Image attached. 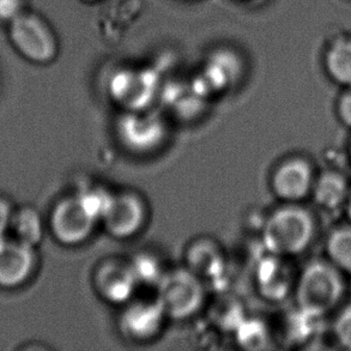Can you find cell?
<instances>
[{"instance_id":"d6986e66","label":"cell","mask_w":351,"mask_h":351,"mask_svg":"<svg viewBox=\"0 0 351 351\" xmlns=\"http://www.w3.org/2000/svg\"><path fill=\"white\" fill-rule=\"evenodd\" d=\"M326 252L330 263L338 270L351 275V226L341 227L330 234Z\"/></svg>"},{"instance_id":"6da1fadb","label":"cell","mask_w":351,"mask_h":351,"mask_svg":"<svg viewBox=\"0 0 351 351\" xmlns=\"http://www.w3.org/2000/svg\"><path fill=\"white\" fill-rule=\"evenodd\" d=\"M314 230L312 215L301 206L288 203L265 219L261 239L269 253L288 258L302 253L311 245Z\"/></svg>"},{"instance_id":"52a82bcc","label":"cell","mask_w":351,"mask_h":351,"mask_svg":"<svg viewBox=\"0 0 351 351\" xmlns=\"http://www.w3.org/2000/svg\"><path fill=\"white\" fill-rule=\"evenodd\" d=\"M160 88L156 72L147 67H128L115 72L108 84L110 95L123 112L147 110Z\"/></svg>"},{"instance_id":"30bf717a","label":"cell","mask_w":351,"mask_h":351,"mask_svg":"<svg viewBox=\"0 0 351 351\" xmlns=\"http://www.w3.org/2000/svg\"><path fill=\"white\" fill-rule=\"evenodd\" d=\"M93 283L101 299L110 304H123L134 298L139 287L130 258L110 256L96 266Z\"/></svg>"},{"instance_id":"4fadbf2b","label":"cell","mask_w":351,"mask_h":351,"mask_svg":"<svg viewBox=\"0 0 351 351\" xmlns=\"http://www.w3.org/2000/svg\"><path fill=\"white\" fill-rule=\"evenodd\" d=\"M294 271L287 263V256L269 253L256 266V285L265 299L278 302L288 296L296 287Z\"/></svg>"},{"instance_id":"cb8c5ba5","label":"cell","mask_w":351,"mask_h":351,"mask_svg":"<svg viewBox=\"0 0 351 351\" xmlns=\"http://www.w3.org/2000/svg\"><path fill=\"white\" fill-rule=\"evenodd\" d=\"M337 114L342 123L351 128V88H348L338 101Z\"/></svg>"},{"instance_id":"2e32d148","label":"cell","mask_w":351,"mask_h":351,"mask_svg":"<svg viewBox=\"0 0 351 351\" xmlns=\"http://www.w3.org/2000/svg\"><path fill=\"white\" fill-rule=\"evenodd\" d=\"M311 195L319 209L333 211L347 204L350 191L346 176L339 171H328L314 181Z\"/></svg>"},{"instance_id":"ba28073f","label":"cell","mask_w":351,"mask_h":351,"mask_svg":"<svg viewBox=\"0 0 351 351\" xmlns=\"http://www.w3.org/2000/svg\"><path fill=\"white\" fill-rule=\"evenodd\" d=\"M168 317L155 298H133L123 304L119 315V330L133 343H149L161 335Z\"/></svg>"},{"instance_id":"7a4b0ae2","label":"cell","mask_w":351,"mask_h":351,"mask_svg":"<svg viewBox=\"0 0 351 351\" xmlns=\"http://www.w3.org/2000/svg\"><path fill=\"white\" fill-rule=\"evenodd\" d=\"M343 293L344 283L341 272L332 263L324 261L309 263L295 287L298 308L319 319L337 306Z\"/></svg>"},{"instance_id":"ffe728a7","label":"cell","mask_w":351,"mask_h":351,"mask_svg":"<svg viewBox=\"0 0 351 351\" xmlns=\"http://www.w3.org/2000/svg\"><path fill=\"white\" fill-rule=\"evenodd\" d=\"M139 285H152L156 288L167 270L154 253L141 252L130 258Z\"/></svg>"},{"instance_id":"d4e9b609","label":"cell","mask_w":351,"mask_h":351,"mask_svg":"<svg viewBox=\"0 0 351 351\" xmlns=\"http://www.w3.org/2000/svg\"><path fill=\"white\" fill-rule=\"evenodd\" d=\"M346 208H347L348 217L351 221V192L350 195H349V198H348L347 204H346Z\"/></svg>"},{"instance_id":"5b68a950","label":"cell","mask_w":351,"mask_h":351,"mask_svg":"<svg viewBox=\"0 0 351 351\" xmlns=\"http://www.w3.org/2000/svg\"><path fill=\"white\" fill-rule=\"evenodd\" d=\"M115 130L123 147L138 155L156 152L168 137L165 119L147 110L123 112Z\"/></svg>"},{"instance_id":"4316f807","label":"cell","mask_w":351,"mask_h":351,"mask_svg":"<svg viewBox=\"0 0 351 351\" xmlns=\"http://www.w3.org/2000/svg\"><path fill=\"white\" fill-rule=\"evenodd\" d=\"M350 156H351V147H350Z\"/></svg>"},{"instance_id":"5bb4252c","label":"cell","mask_w":351,"mask_h":351,"mask_svg":"<svg viewBox=\"0 0 351 351\" xmlns=\"http://www.w3.org/2000/svg\"><path fill=\"white\" fill-rule=\"evenodd\" d=\"M185 266L203 280L222 275L226 266L223 248L213 237H198L186 250Z\"/></svg>"},{"instance_id":"7402d4cb","label":"cell","mask_w":351,"mask_h":351,"mask_svg":"<svg viewBox=\"0 0 351 351\" xmlns=\"http://www.w3.org/2000/svg\"><path fill=\"white\" fill-rule=\"evenodd\" d=\"M27 10V0H0V22L11 23Z\"/></svg>"},{"instance_id":"7c38bea8","label":"cell","mask_w":351,"mask_h":351,"mask_svg":"<svg viewBox=\"0 0 351 351\" xmlns=\"http://www.w3.org/2000/svg\"><path fill=\"white\" fill-rule=\"evenodd\" d=\"M313 168L302 157H290L276 167L271 176V189L278 199L296 204L312 193Z\"/></svg>"},{"instance_id":"e0dca14e","label":"cell","mask_w":351,"mask_h":351,"mask_svg":"<svg viewBox=\"0 0 351 351\" xmlns=\"http://www.w3.org/2000/svg\"><path fill=\"white\" fill-rule=\"evenodd\" d=\"M45 230L43 216L35 208L25 205L14 209L10 228L12 237L30 246L38 247L45 237Z\"/></svg>"},{"instance_id":"44dd1931","label":"cell","mask_w":351,"mask_h":351,"mask_svg":"<svg viewBox=\"0 0 351 351\" xmlns=\"http://www.w3.org/2000/svg\"><path fill=\"white\" fill-rule=\"evenodd\" d=\"M335 336L338 343L351 349V306L344 309L336 320Z\"/></svg>"},{"instance_id":"8992f818","label":"cell","mask_w":351,"mask_h":351,"mask_svg":"<svg viewBox=\"0 0 351 351\" xmlns=\"http://www.w3.org/2000/svg\"><path fill=\"white\" fill-rule=\"evenodd\" d=\"M97 224L77 193L58 200L48 221L53 237L67 247L80 246L88 241Z\"/></svg>"},{"instance_id":"484cf974","label":"cell","mask_w":351,"mask_h":351,"mask_svg":"<svg viewBox=\"0 0 351 351\" xmlns=\"http://www.w3.org/2000/svg\"><path fill=\"white\" fill-rule=\"evenodd\" d=\"M82 1H84V3H89V4H93V3H96V1H99V0H82Z\"/></svg>"},{"instance_id":"277c9868","label":"cell","mask_w":351,"mask_h":351,"mask_svg":"<svg viewBox=\"0 0 351 351\" xmlns=\"http://www.w3.org/2000/svg\"><path fill=\"white\" fill-rule=\"evenodd\" d=\"M155 289L167 317L174 320L192 318L206 299L204 280L185 265L168 269Z\"/></svg>"},{"instance_id":"9a60e30c","label":"cell","mask_w":351,"mask_h":351,"mask_svg":"<svg viewBox=\"0 0 351 351\" xmlns=\"http://www.w3.org/2000/svg\"><path fill=\"white\" fill-rule=\"evenodd\" d=\"M240 71L241 62L237 54L221 48L210 54L198 81L213 86V89H224L240 76Z\"/></svg>"},{"instance_id":"8fae6325","label":"cell","mask_w":351,"mask_h":351,"mask_svg":"<svg viewBox=\"0 0 351 351\" xmlns=\"http://www.w3.org/2000/svg\"><path fill=\"white\" fill-rule=\"evenodd\" d=\"M36 247L14 237L0 241V288L16 289L25 285L38 267Z\"/></svg>"},{"instance_id":"ac0fdd59","label":"cell","mask_w":351,"mask_h":351,"mask_svg":"<svg viewBox=\"0 0 351 351\" xmlns=\"http://www.w3.org/2000/svg\"><path fill=\"white\" fill-rule=\"evenodd\" d=\"M326 69L333 81L351 88V40L341 38L330 46Z\"/></svg>"},{"instance_id":"3957f363","label":"cell","mask_w":351,"mask_h":351,"mask_svg":"<svg viewBox=\"0 0 351 351\" xmlns=\"http://www.w3.org/2000/svg\"><path fill=\"white\" fill-rule=\"evenodd\" d=\"M9 25V40L14 51L35 65L52 64L59 56V38L47 19L27 10Z\"/></svg>"},{"instance_id":"603a6c76","label":"cell","mask_w":351,"mask_h":351,"mask_svg":"<svg viewBox=\"0 0 351 351\" xmlns=\"http://www.w3.org/2000/svg\"><path fill=\"white\" fill-rule=\"evenodd\" d=\"M14 208L9 199L0 197V241L9 237Z\"/></svg>"},{"instance_id":"9c48e42d","label":"cell","mask_w":351,"mask_h":351,"mask_svg":"<svg viewBox=\"0 0 351 351\" xmlns=\"http://www.w3.org/2000/svg\"><path fill=\"white\" fill-rule=\"evenodd\" d=\"M149 217L147 200L139 192H113L101 224L115 239H131L142 232Z\"/></svg>"}]
</instances>
